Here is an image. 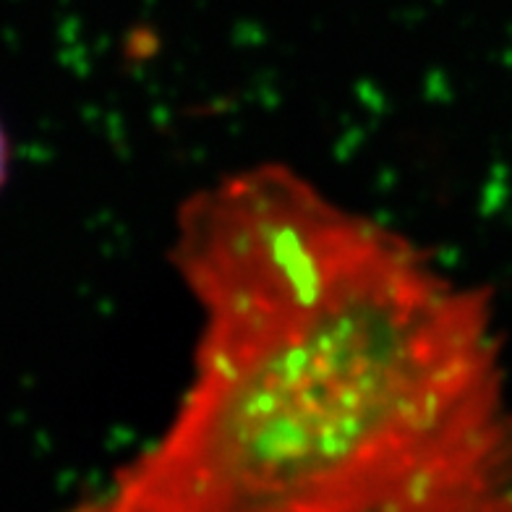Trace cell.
Here are the masks:
<instances>
[{"label":"cell","mask_w":512,"mask_h":512,"mask_svg":"<svg viewBox=\"0 0 512 512\" xmlns=\"http://www.w3.org/2000/svg\"><path fill=\"white\" fill-rule=\"evenodd\" d=\"M170 267L189 379L68 512H512L489 290L275 160L178 204Z\"/></svg>","instance_id":"6da1fadb"},{"label":"cell","mask_w":512,"mask_h":512,"mask_svg":"<svg viewBox=\"0 0 512 512\" xmlns=\"http://www.w3.org/2000/svg\"><path fill=\"white\" fill-rule=\"evenodd\" d=\"M8 168H11V147H8L6 131L0 126V189H3L8 181Z\"/></svg>","instance_id":"7a4b0ae2"}]
</instances>
